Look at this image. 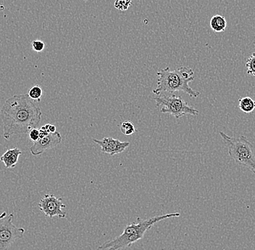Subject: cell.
Listing matches in <instances>:
<instances>
[{"label":"cell","instance_id":"1","mask_svg":"<svg viewBox=\"0 0 255 250\" xmlns=\"http://www.w3.org/2000/svg\"><path fill=\"white\" fill-rule=\"evenodd\" d=\"M3 137L9 139L15 135L28 134L41 122L42 112L28 94L15 95L4 102L1 110Z\"/></svg>","mask_w":255,"mask_h":250},{"label":"cell","instance_id":"2","mask_svg":"<svg viewBox=\"0 0 255 250\" xmlns=\"http://www.w3.org/2000/svg\"><path fill=\"white\" fill-rule=\"evenodd\" d=\"M179 213H168L153 216L149 219H142L137 218L135 222L130 223L124 228V232L119 237L105 242L97 248V250H121L130 247L133 243L139 241L144 237L148 230L151 229L154 224L165 219L177 218L180 216Z\"/></svg>","mask_w":255,"mask_h":250},{"label":"cell","instance_id":"3","mask_svg":"<svg viewBox=\"0 0 255 250\" xmlns=\"http://www.w3.org/2000/svg\"><path fill=\"white\" fill-rule=\"evenodd\" d=\"M157 75V87L153 90V93L156 95L176 91L184 92L192 98H197L200 95L199 91L194 90L189 85L195 79L194 71L189 67H181L173 71L167 67L159 70Z\"/></svg>","mask_w":255,"mask_h":250},{"label":"cell","instance_id":"4","mask_svg":"<svg viewBox=\"0 0 255 250\" xmlns=\"http://www.w3.org/2000/svg\"><path fill=\"white\" fill-rule=\"evenodd\" d=\"M220 135L228 147L229 157L239 165L247 167L255 174V156L253 146L247 137H230L223 132Z\"/></svg>","mask_w":255,"mask_h":250},{"label":"cell","instance_id":"5","mask_svg":"<svg viewBox=\"0 0 255 250\" xmlns=\"http://www.w3.org/2000/svg\"><path fill=\"white\" fill-rule=\"evenodd\" d=\"M160 96L154 98L156 106L160 109L164 114H169L176 119L185 115H198L199 111L189 106L181 96H177L175 94L165 95L162 94Z\"/></svg>","mask_w":255,"mask_h":250},{"label":"cell","instance_id":"6","mask_svg":"<svg viewBox=\"0 0 255 250\" xmlns=\"http://www.w3.org/2000/svg\"><path fill=\"white\" fill-rule=\"evenodd\" d=\"M14 215L6 212L0 215V250H8L19 239H21L25 233L23 228L14 225L12 220Z\"/></svg>","mask_w":255,"mask_h":250},{"label":"cell","instance_id":"7","mask_svg":"<svg viewBox=\"0 0 255 250\" xmlns=\"http://www.w3.org/2000/svg\"><path fill=\"white\" fill-rule=\"evenodd\" d=\"M39 209L47 217L52 218L57 216L60 219L66 218V212L63 208H66L62 202L61 198H57L55 195L46 194L41 198L39 203Z\"/></svg>","mask_w":255,"mask_h":250},{"label":"cell","instance_id":"8","mask_svg":"<svg viewBox=\"0 0 255 250\" xmlns=\"http://www.w3.org/2000/svg\"><path fill=\"white\" fill-rule=\"evenodd\" d=\"M94 143L101 148L102 153L111 156L121 154L130 146L129 142H122L111 137H105L103 140L93 139Z\"/></svg>","mask_w":255,"mask_h":250},{"label":"cell","instance_id":"9","mask_svg":"<svg viewBox=\"0 0 255 250\" xmlns=\"http://www.w3.org/2000/svg\"><path fill=\"white\" fill-rule=\"evenodd\" d=\"M61 141L62 136L60 133L56 131L55 133H49L47 136L35 142L30 149V152L33 156L40 155L47 150L56 147Z\"/></svg>","mask_w":255,"mask_h":250},{"label":"cell","instance_id":"10","mask_svg":"<svg viewBox=\"0 0 255 250\" xmlns=\"http://www.w3.org/2000/svg\"><path fill=\"white\" fill-rule=\"evenodd\" d=\"M22 154V151L18 148L8 149L1 157L0 161L4 163L6 168H14L18 162L19 157Z\"/></svg>","mask_w":255,"mask_h":250},{"label":"cell","instance_id":"11","mask_svg":"<svg viewBox=\"0 0 255 250\" xmlns=\"http://www.w3.org/2000/svg\"><path fill=\"white\" fill-rule=\"evenodd\" d=\"M210 25L212 30L215 33H222L226 31L227 21L223 16L215 15L210 20Z\"/></svg>","mask_w":255,"mask_h":250},{"label":"cell","instance_id":"12","mask_svg":"<svg viewBox=\"0 0 255 250\" xmlns=\"http://www.w3.org/2000/svg\"><path fill=\"white\" fill-rule=\"evenodd\" d=\"M239 107L243 112L250 114L255 109V101L250 96L242 97L239 100Z\"/></svg>","mask_w":255,"mask_h":250},{"label":"cell","instance_id":"13","mask_svg":"<svg viewBox=\"0 0 255 250\" xmlns=\"http://www.w3.org/2000/svg\"><path fill=\"white\" fill-rule=\"evenodd\" d=\"M42 89L39 86L35 85L30 89L28 95L33 101L40 102L41 97H42Z\"/></svg>","mask_w":255,"mask_h":250},{"label":"cell","instance_id":"14","mask_svg":"<svg viewBox=\"0 0 255 250\" xmlns=\"http://www.w3.org/2000/svg\"><path fill=\"white\" fill-rule=\"evenodd\" d=\"M120 129H121V133L125 135H131L136 132L133 124L128 121L123 122Z\"/></svg>","mask_w":255,"mask_h":250},{"label":"cell","instance_id":"15","mask_svg":"<svg viewBox=\"0 0 255 250\" xmlns=\"http://www.w3.org/2000/svg\"><path fill=\"white\" fill-rule=\"evenodd\" d=\"M246 67L247 73L255 77V53H253L247 59Z\"/></svg>","mask_w":255,"mask_h":250},{"label":"cell","instance_id":"16","mask_svg":"<svg viewBox=\"0 0 255 250\" xmlns=\"http://www.w3.org/2000/svg\"><path fill=\"white\" fill-rule=\"evenodd\" d=\"M132 1H124V0H116L115 2V7L119 10H127L128 8L130 7Z\"/></svg>","mask_w":255,"mask_h":250},{"label":"cell","instance_id":"17","mask_svg":"<svg viewBox=\"0 0 255 250\" xmlns=\"http://www.w3.org/2000/svg\"><path fill=\"white\" fill-rule=\"evenodd\" d=\"M45 44L43 41H39V40H36L32 42V48L33 50L36 52H41L44 49Z\"/></svg>","mask_w":255,"mask_h":250},{"label":"cell","instance_id":"18","mask_svg":"<svg viewBox=\"0 0 255 250\" xmlns=\"http://www.w3.org/2000/svg\"><path fill=\"white\" fill-rule=\"evenodd\" d=\"M28 134H29L30 140L34 143L40 139L39 130H37L36 128L32 129Z\"/></svg>","mask_w":255,"mask_h":250},{"label":"cell","instance_id":"19","mask_svg":"<svg viewBox=\"0 0 255 250\" xmlns=\"http://www.w3.org/2000/svg\"><path fill=\"white\" fill-rule=\"evenodd\" d=\"M49 133L47 131V130H44L43 127H41V129L39 130V137L40 138H44V137L47 136L49 135Z\"/></svg>","mask_w":255,"mask_h":250},{"label":"cell","instance_id":"20","mask_svg":"<svg viewBox=\"0 0 255 250\" xmlns=\"http://www.w3.org/2000/svg\"><path fill=\"white\" fill-rule=\"evenodd\" d=\"M49 133H53L56 132V127L55 126L52 125H49Z\"/></svg>","mask_w":255,"mask_h":250},{"label":"cell","instance_id":"21","mask_svg":"<svg viewBox=\"0 0 255 250\" xmlns=\"http://www.w3.org/2000/svg\"><path fill=\"white\" fill-rule=\"evenodd\" d=\"M124 1H132V0H124Z\"/></svg>","mask_w":255,"mask_h":250},{"label":"cell","instance_id":"22","mask_svg":"<svg viewBox=\"0 0 255 250\" xmlns=\"http://www.w3.org/2000/svg\"><path fill=\"white\" fill-rule=\"evenodd\" d=\"M84 1H88V0H84Z\"/></svg>","mask_w":255,"mask_h":250}]
</instances>
